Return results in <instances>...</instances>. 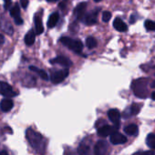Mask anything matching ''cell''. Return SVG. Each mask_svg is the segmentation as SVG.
I'll list each match as a JSON object with an SVG mask.
<instances>
[{
  "instance_id": "7402d4cb",
  "label": "cell",
  "mask_w": 155,
  "mask_h": 155,
  "mask_svg": "<svg viewBox=\"0 0 155 155\" xmlns=\"http://www.w3.org/2000/svg\"><path fill=\"white\" fill-rule=\"evenodd\" d=\"M78 152L80 155H90V146L85 144L84 142L81 143L78 148Z\"/></svg>"
},
{
  "instance_id": "d4e9b609",
  "label": "cell",
  "mask_w": 155,
  "mask_h": 155,
  "mask_svg": "<svg viewBox=\"0 0 155 155\" xmlns=\"http://www.w3.org/2000/svg\"><path fill=\"white\" fill-rule=\"evenodd\" d=\"M144 26L147 30L149 31H155V22L151 20H146L144 23Z\"/></svg>"
},
{
  "instance_id": "8fae6325",
  "label": "cell",
  "mask_w": 155,
  "mask_h": 155,
  "mask_svg": "<svg viewBox=\"0 0 155 155\" xmlns=\"http://www.w3.org/2000/svg\"><path fill=\"white\" fill-rule=\"evenodd\" d=\"M127 141V138L126 136H124L123 134L115 131L110 135V142L114 145H118V144H123Z\"/></svg>"
},
{
  "instance_id": "9a60e30c",
  "label": "cell",
  "mask_w": 155,
  "mask_h": 155,
  "mask_svg": "<svg viewBox=\"0 0 155 155\" xmlns=\"http://www.w3.org/2000/svg\"><path fill=\"white\" fill-rule=\"evenodd\" d=\"M13 107H14V103L10 99H4L1 101V103H0V109L4 112H8L11 110Z\"/></svg>"
},
{
  "instance_id": "f546056e",
  "label": "cell",
  "mask_w": 155,
  "mask_h": 155,
  "mask_svg": "<svg viewBox=\"0 0 155 155\" xmlns=\"http://www.w3.org/2000/svg\"><path fill=\"white\" fill-rule=\"evenodd\" d=\"M20 4L23 8H27L28 6V0H20Z\"/></svg>"
},
{
  "instance_id": "9c48e42d",
  "label": "cell",
  "mask_w": 155,
  "mask_h": 155,
  "mask_svg": "<svg viewBox=\"0 0 155 155\" xmlns=\"http://www.w3.org/2000/svg\"><path fill=\"white\" fill-rule=\"evenodd\" d=\"M10 16L14 18V21L16 23V25H22L23 24V19L20 17V8L18 4H16L11 9H10Z\"/></svg>"
},
{
  "instance_id": "44dd1931",
  "label": "cell",
  "mask_w": 155,
  "mask_h": 155,
  "mask_svg": "<svg viewBox=\"0 0 155 155\" xmlns=\"http://www.w3.org/2000/svg\"><path fill=\"white\" fill-rule=\"evenodd\" d=\"M124 132H126L128 135H135L138 133V126L136 124H130L124 128Z\"/></svg>"
},
{
  "instance_id": "7c38bea8",
  "label": "cell",
  "mask_w": 155,
  "mask_h": 155,
  "mask_svg": "<svg viewBox=\"0 0 155 155\" xmlns=\"http://www.w3.org/2000/svg\"><path fill=\"white\" fill-rule=\"evenodd\" d=\"M116 130H117V128H114V127H111L109 125H104L98 129V135L104 138L109 135H111L113 132L116 131Z\"/></svg>"
},
{
  "instance_id": "ac0fdd59",
  "label": "cell",
  "mask_w": 155,
  "mask_h": 155,
  "mask_svg": "<svg viewBox=\"0 0 155 155\" xmlns=\"http://www.w3.org/2000/svg\"><path fill=\"white\" fill-rule=\"evenodd\" d=\"M36 34L33 30H29L25 36V43L27 46H32L35 42Z\"/></svg>"
},
{
  "instance_id": "4fadbf2b",
  "label": "cell",
  "mask_w": 155,
  "mask_h": 155,
  "mask_svg": "<svg viewBox=\"0 0 155 155\" xmlns=\"http://www.w3.org/2000/svg\"><path fill=\"white\" fill-rule=\"evenodd\" d=\"M86 7H87V4L86 3H81V4L78 5L77 8L74 9V15L76 16L77 19L82 20L83 17L85 16Z\"/></svg>"
},
{
  "instance_id": "52a82bcc",
  "label": "cell",
  "mask_w": 155,
  "mask_h": 155,
  "mask_svg": "<svg viewBox=\"0 0 155 155\" xmlns=\"http://www.w3.org/2000/svg\"><path fill=\"white\" fill-rule=\"evenodd\" d=\"M99 11H100V9H96L89 14H85V16L83 17L81 21H83L84 24L89 25V26L96 24L97 23V16L99 14Z\"/></svg>"
},
{
  "instance_id": "8992f818",
  "label": "cell",
  "mask_w": 155,
  "mask_h": 155,
  "mask_svg": "<svg viewBox=\"0 0 155 155\" xmlns=\"http://www.w3.org/2000/svg\"><path fill=\"white\" fill-rule=\"evenodd\" d=\"M0 94L5 97H14L17 95L12 87L5 81H0Z\"/></svg>"
},
{
  "instance_id": "8d00e7d4",
  "label": "cell",
  "mask_w": 155,
  "mask_h": 155,
  "mask_svg": "<svg viewBox=\"0 0 155 155\" xmlns=\"http://www.w3.org/2000/svg\"><path fill=\"white\" fill-rule=\"evenodd\" d=\"M48 2H56V1H58V0H47Z\"/></svg>"
},
{
  "instance_id": "7a4b0ae2",
  "label": "cell",
  "mask_w": 155,
  "mask_h": 155,
  "mask_svg": "<svg viewBox=\"0 0 155 155\" xmlns=\"http://www.w3.org/2000/svg\"><path fill=\"white\" fill-rule=\"evenodd\" d=\"M59 41L68 48H69L70 50L74 51L75 53L80 54L81 53L82 49H83V44L81 40H78V39H73L68 37H62Z\"/></svg>"
},
{
  "instance_id": "603a6c76",
  "label": "cell",
  "mask_w": 155,
  "mask_h": 155,
  "mask_svg": "<svg viewBox=\"0 0 155 155\" xmlns=\"http://www.w3.org/2000/svg\"><path fill=\"white\" fill-rule=\"evenodd\" d=\"M146 143L150 148L155 149V134H152V133L149 134L146 139Z\"/></svg>"
},
{
  "instance_id": "e575fe53",
  "label": "cell",
  "mask_w": 155,
  "mask_h": 155,
  "mask_svg": "<svg viewBox=\"0 0 155 155\" xmlns=\"http://www.w3.org/2000/svg\"><path fill=\"white\" fill-rule=\"evenodd\" d=\"M151 99H152V100H154V101H155V91H154V92H152V93H151Z\"/></svg>"
},
{
  "instance_id": "277c9868",
  "label": "cell",
  "mask_w": 155,
  "mask_h": 155,
  "mask_svg": "<svg viewBox=\"0 0 155 155\" xmlns=\"http://www.w3.org/2000/svg\"><path fill=\"white\" fill-rule=\"evenodd\" d=\"M68 76V68L61 69V70H57V71H54L51 74L50 80H51L52 83L58 84V83H61Z\"/></svg>"
},
{
  "instance_id": "2e32d148",
  "label": "cell",
  "mask_w": 155,
  "mask_h": 155,
  "mask_svg": "<svg viewBox=\"0 0 155 155\" xmlns=\"http://www.w3.org/2000/svg\"><path fill=\"white\" fill-rule=\"evenodd\" d=\"M113 27H114V28L116 30H118L120 32H125L128 29L127 25L120 18H117L114 19V21H113Z\"/></svg>"
},
{
  "instance_id": "e0dca14e",
  "label": "cell",
  "mask_w": 155,
  "mask_h": 155,
  "mask_svg": "<svg viewBox=\"0 0 155 155\" xmlns=\"http://www.w3.org/2000/svg\"><path fill=\"white\" fill-rule=\"evenodd\" d=\"M58 19H59V15H58V12H55V13L51 14L49 16V18H48V28H53L57 25Z\"/></svg>"
},
{
  "instance_id": "4316f807",
  "label": "cell",
  "mask_w": 155,
  "mask_h": 155,
  "mask_svg": "<svg viewBox=\"0 0 155 155\" xmlns=\"http://www.w3.org/2000/svg\"><path fill=\"white\" fill-rule=\"evenodd\" d=\"M111 18V13L109 11H104L102 13V20L103 22H109Z\"/></svg>"
},
{
  "instance_id": "6da1fadb",
  "label": "cell",
  "mask_w": 155,
  "mask_h": 155,
  "mask_svg": "<svg viewBox=\"0 0 155 155\" xmlns=\"http://www.w3.org/2000/svg\"><path fill=\"white\" fill-rule=\"evenodd\" d=\"M26 137L31 147L39 153H44L45 151V140L38 132H36L32 129H28L26 132Z\"/></svg>"
},
{
  "instance_id": "4dcf8cb0",
  "label": "cell",
  "mask_w": 155,
  "mask_h": 155,
  "mask_svg": "<svg viewBox=\"0 0 155 155\" xmlns=\"http://www.w3.org/2000/svg\"><path fill=\"white\" fill-rule=\"evenodd\" d=\"M4 42H5V38H4V36L2 34H0V48L2 47Z\"/></svg>"
},
{
  "instance_id": "484cf974",
  "label": "cell",
  "mask_w": 155,
  "mask_h": 155,
  "mask_svg": "<svg viewBox=\"0 0 155 155\" xmlns=\"http://www.w3.org/2000/svg\"><path fill=\"white\" fill-rule=\"evenodd\" d=\"M130 114H132V115L138 114L140 112V106L137 105V104H135V103L132 104L131 107H130Z\"/></svg>"
},
{
  "instance_id": "cb8c5ba5",
  "label": "cell",
  "mask_w": 155,
  "mask_h": 155,
  "mask_svg": "<svg viewBox=\"0 0 155 155\" xmlns=\"http://www.w3.org/2000/svg\"><path fill=\"white\" fill-rule=\"evenodd\" d=\"M86 46L89 48H94L97 46V40L93 37H89L86 39Z\"/></svg>"
},
{
  "instance_id": "ffe728a7",
  "label": "cell",
  "mask_w": 155,
  "mask_h": 155,
  "mask_svg": "<svg viewBox=\"0 0 155 155\" xmlns=\"http://www.w3.org/2000/svg\"><path fill=\"white\" fill-rule=\"evenodd\" d=\"M35 27H36V34L37 35H40V34L43 33L44 27H43L41 18L39 17H36L35 18Z\"/></svg>"
},
{
  "instance_id": "f1b7e54d",
  "label": "cell",
  "mask_w": 155,
  "mask_h": 155,
  "mask_svg": "<svg viewBox=\"0 0 155 155\" xmlns=\"http://www.w3.org/2000/svg\"><path fill=\"white\" fill-rule=\"evenodd\" d=\"M152 151H141V152H136L133 155H152Z\"/></svg>"
},
{
  "instance_id": "1f68e13d",
  "label": "cell",
  "mask_w": 155,
  "mask_h": 155,
  "mask_svg": "<svg viewBox=\"0 0 155 155\" xmlns=\"http://www.w3.org/2000/svg\"><path fill=\"white\" fill-rule=\"evenodd\" d=\"M135 21H136V19H135L134 15H131V16H130V24H134V23H135Z\"/></svg>"
},
{
  "instance_id": "d6a6232c",
  "label": "cell",
  "mask_w": 155,
  "mask_h": 155,
  "mask_svg": "<svg viewBox=\"0 0 155 155\" xmlns=\"http://www.w3.org/2000/svg\"><path fill=\"white\" fill-rule=\"evenodd\" d=\"M58 7H59L61 9H64V8H65V3H64V2H61V3H59Z\"/></svg>"
},
{
  "instance_id": "d590c367",
  "label": "cell",
  "mask_w": 155,
  "mask_h": 155,
  "mask_svg": "<svg viewBox=\"0 0 155 155\" xmlns=\"http://www.w3.org/2000/svg\"><path fill=\"white\" fill-rule=\"evenodd\" d=\"M150 87H151V88H155V81H153V82L151 83Z\"/></svg>"
},
{
  "instance_id": "836d02e7",
  "label": "cell",
  "mask_w": 155,
  "mask_h": 155,
  "mask_svg": "<svg viewBox=\"0 0 155 155\" xmlns=\"http://www.w3.org/2000/svg\"><path fill=\"white\" fill-rule=\"evenodd\" d=\"M0 155H8V153L6 150H2V151H0Z\"/></svg>"
},
{
  "instance_id": "d6986e66",
  "label": "cell",
  "mask_w": 155,
  "mask_h": 155,
  "mask_svg": "<svg viewBox=\"0 0 155 155\" xmlns=\"http://www.w3.org/2000/svg\"><path fill=\"white\" fill-rule=\"evenodd\" d=\"M29 69H30L31 71H34V72L38 73L42 80H44V81H48V74H47V72H46L45 70L39 69V68H38L35 67V66H30V67H29Z\"/></svg>"
},
{
  "instance_id": "5b68a950",
  "label": "cell",
  "mask_w": 155,
  "mask_h": 155,
  "mask_svg": "<svg viewBox=\"0 0 155 155\" xmlns=\"http://www.w3.org/2000/svg\"><path fill=\"white\" fill-rule=\"evenodd\" d=\"M94 154L95 155H109L110 148L109 144L106 140H99L94 147Z\"/></svg>"
},
{
  "instance_id": "ba28073f",
  "label": "cell",
  "mask_w": 155,
  "mask_h": 155,
  "mask_svg": "<svg viewBox=\"0 0 155 155\" xmlns=\"http://www.w3.org/2000/svg\"><path fill=\"white\" fill-rule=\"evenodd\" d=\"M108 117L110 121L115 125V128H119L120 120V113L117 109H111L108 111Z\"/></svg>"
},
{
  "instance_id": "5bb4252c",
  "label": "cell",
  "mask_w": 155,
  "mask_h": 155,
  "mask_svg": "<svg viewBox=\"0 0 155 155\" xmlns=\"http://www.w3.org/2000/svg\"><path fill=\"white\" fill-rule=\"evenodd\" d=\"M0 28H2V30L4 32H6L8 35H12L13 32H14V29H13L12 25L6 18H2L1 21H0Z\"/></svg>"
},
{
  "instance_id": "74e56055",
  "label": "cell",
  "mask_w": 155,
  "mask_h": 155,
  "mask_svg": "<svg viewBox=\"0 0 155 155\" xmlns=\"http://www.w3.org/2000/svg\"><path fill=\"white\" fill-rule=\"evenodd\" d=\"M94 1H95L96 3H99V2H101V0H94Z\"/></svg>"
},
{
  "instance_id": "83f0119b",
  "label": "cell",
  "mask_w": 155,
  "mask_h": 155,
  "mask_svg": "<svg viewBox=\"0 0 155 155\" xmlns=\"http://www.w3.org/2000/svg\"><path fill=\"white\" fill-rule=\"evenodd\" d=\"M4 2H5L4 8H5L6 10H8L11 7V5H12V0H4Z\"/></svg>"
},
{
  "instance_id": "3957f363",
  "label": "cell",
  "mask_w": 155,
  "mask_h": 155,
  "mask_svg": "<svg viewBox=\"0 0 155 155\" xmlns=\"http://www.w3.org/2000/svg\"><path fill=\"white\" fill-rule=\"evenodd\" d=\"M147 79H140L134 81L132 83V90L134 94L139 98H145L147 95Z\"/></svg>"
},
{
  "instance_id": "30bf717a",
  "label": "cell",
  "mask_w": 155,
  "mask_h": 155,
  "mask_svg": "<svg viewBox=\"0 0 155 155\" xmlns=\"http://www.w3.org/2000/svg\"><path fill=\"white\" fill-rule=\"evenodd\" d=\"M50 63L54 64V65H59V66H62L65 68H68L72 65V62L68 58L63 57V56H59V57H57V58L51 59Z\"/></svg>"
}]
</instances>
